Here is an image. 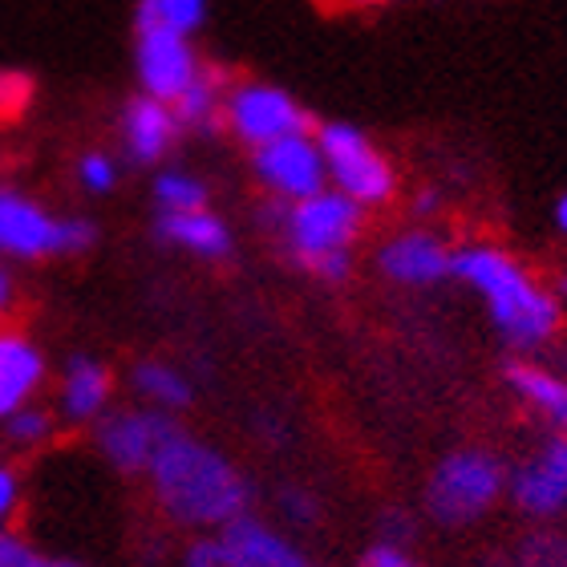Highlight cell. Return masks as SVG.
<instances>
[{"label":"cell","instance_id":"1","mask_svg":"<svg viewBox=\"0 0 567 567\" xmlns=\"http://www.w3.org/2000/svg\"><path fill=\"white\" fill-rule=\"evenodd\" d=\"M146 483L166 519L187 532L219 535L251 507V483L212 442L178 425L146 466Z\"/></svg>","mask_w":567,"mask_h":567},{"label":"cell","instance_id":"2","mask_svg":"<svg viewBox=\"0 0 567 567\" xmlns=\"http://www.w3.org/2000/svg\"><path fill=\"white\" fill-rule=\"evenodd\" d=\"M450 280L466 284L483 300L486 317L507 349L535 353L556 341L559 324H564L559 296L519 256H511L495 244H458L450 256Z\"/></svg>","mask_w":567,"mask_h":567},{"label":"cell","instance_id":"3","mask_svg":"<svg viewBox=\"0 0 567 567\" xmlns=\"http://www.w3.org/2000/svg\"><path fill=\"white\" fill-rule=\"evenodd\" d=\"M268 231L280 236V248L296 268L324 284H344L353 276V248L365 231V207L341 190H317L308 199H268L260 207Z\"/></svg>","mask_w":567,"mask_h":567},{"label":"cell","instance_id":"4","mask_svg":"<svg viewBox=\"0 0 567 567\" xmlns=\"http://www.w3.org/2000/svg\"><path fill=\"white\" fill-rule=\"evenodd\" d=\"M511 471L498 454L483 446L454 450L437 462L430 483H425V515L437 527H471L483 515L498 507V498L507 495Z\"/></svg>","mask_w":567,"mask_h":567},{"label":"cell","instance_id":"5","mask_svg":"<svg viewBox=\"0 0 567 567\" xmlns=\"http://www.w3.org/2000/svg\"><path fill=\"white\" fill-rule=\"evenodd\" d=\"M97 244V227L85 215H53L45 203L0 183V260H49L82 256Z\"/></svg>","mask_w":567,"mask_h":567},{"label":"cell","instance_id":"6","mask_svg":"<svg viewBox=\"0 0 567 567\" xmlns=\"http://www.w3.org/2000/svg\"><path fill=\"white\" fill-rule=\"evenodd\" d=\"M329 187L349 195L357 207H385L398 195V171L378 142L353 122H324L317 131Z\"/></svg>","mask_w":567,"mask_h":567},{"label":"cell","instance_id":"7","mask_svg":"<svg viewBox=\"0 0 567 567\" xmlns=\"http://www.w3.org/2000/svg\"><path fill=\"white\" fill-rule=\"evenodd\" d=\"M224 131L239 146L260 151L268 142L312 134V114L272 82H231L224 94Z\"/></svg>","mask_w":567,"mask_h":567},{"label":"cell","instance_id":"8","mask_svg":"<svg viewBox=\"0 0 567 567\" xmlns=\"http://www.w3.org/2000/svg\"><path fill=\"white\" fill-rule=\"evenodd\" d=\"M251 171L260 178V187L284 203L308 199V195L329 187V171H324V158H320L312 134H292V138L268 142L260 151H251Z\"/></svg>","mask_w":567,"mask_h":567},{"label":"cell","instance_id":"9","mask_svg":"<svg viewBox=\"0 0 567 567\" xmlns=\"http://www.w3.org/2000/svg\"><path fill=\"white\" fill-rule=\"evenodd\" d=\"M134 73H138L142 94L175 106L178 97L187 94V85L203 73V61L190 45V37L142 29L134 33Z\"/></svg>","mask_w":567,"mask_h":567},{"label":"cell","instance_id":"10","mask_svg":"<svg viewBox=\"0 0 567 567\" xmlns=\"http://www.w3.org/2000/svg\"><path fill=\"white\" fill-rule=\"evenodd\" d=\"M511 503L527 519H559L567 511V434L544 437L507 478Z\"/></svg>","mask_w":567,"mask_h":567},{"label":"cell","instance_id":"11","mask_svg":"<svg viewBox=\"0 0 567 567\" xmlns=\"http://www.w3.org/2000/svg\"><path fill=\"white\" fill-rule=\"evenodd\" d=\"M178 430V422L163 410L138 405V410H114L97 422V450L102 458L122 474H146L154 454L163 450V442Z\"/></svg>","mask_w":567,"mask_h":567},{"label":"cell","instance_id":"12","mask_svg":"<svg viewBox=\"0 0 567 567\" xmlns=\"http://www.w3.org/2000/svg\"><path fill=\"white\" fill-rule=\"evenodd\" d=\"M450 248L446 239L434 236L430 227H405V231H393L385 244L378 248V272L390 284H402V288H434V284L450 280Z\"/></svg>","mask_w":567,"mask_h":567},{"label":"cell","instance_id":"13","mask_svg":"<svg viewBox=\"0 0 567 567\" xmlns=\"http://www.w3.org/2000/svg\"><path fill=\"white\" fill-rule=\"evenodd\" d=\"M183 122H178L175 106H166V102H154V97L138 94L131 97L118 114V138H122V151L131 154L138 166H154L163 163L166 154L175 151L178 138H183Z\"/></svg>","mask_w":567,"mask_h":567},{"label":"cell","instance_id":"14","mask_svg":"<svg viewBox=\"0 0 567 567\" xmlns=\"http://www.w3.org/2000/svg\"><path fill=\"white\" fill-rule=\"evenodd\" d=\"M49 378V361L33 337L17 329H0V422L37 402Z\"/></svg>","mask_w":567,"mask_h":567},{"label":"cell","instance_id":"15","mask_svg":"<svg viewBox=\"0 0 567 567\" xmlns=\"http://www.w3.org/2000/svg\"><path fill=\"white\" fill-rule=\"evenodd\" d=\"M110 398H114V373L97 357L73 353L61 369V417L73 425L102 422Z\"/></svg>","mask_w":567,"mask_h":567},{"label":"cell","instance_id":"16","mask_svg":"<svg viewBox=\"0 0 567 567\" xmlns=\"http://www.w3.org/2000/svg\"><path fill=\"white\" fill-rule=\"evenodd\" d=\"M154 236L171 244V248H183L199 260H227L236 239H231V227L227 219L203 207V212H183V215H158L154 219Z\"/></svg>","mask_w":567,"mask_h":567},{"label":"cell","instance_id":"17","mask_svg":"<svg viewBox=\"0 0 567 567\" xmlns=\"http://www.w3.org/2000/svg\"><path fill=\"white\" fill-rule=\"evenodd\" d=\"M503 381L507 390L519 398L527 410L544 417L556 434H567V378L551 373V369L535 365L527 357H515L507 369H503Z\"/></svg>","mask_w":567,"mask_h":567},{"label":"cell","instance_id":"18","mask_svg":"<svg viewBox=\"0 0 567 567\" xmlns=\"http://www.w3.org/2000/svg\"><path fill=\"white\" fill-rule=\"evenodd\" d=\"M224 535L244 551V559H248L251 567H317L292 539H284L276 527H268V523L256 519V515L236 519Z\"/></svg>","mask_w":567,"mask_h":567},{"label":"cell","instance_id":"19","mask_svg":"<svg viewBox=\"0 0 567 567\" xmlns=\"http://www.w3.org/2000/svg\"><path fill=\"white\" fill-rule=\"evenodd\" d=\"M227 78L212 65H203V73L187 85V94L175 102V114L183 122V131H224V94H227Z\"/></svg>","mask_w":567,"mask_h":567},{"label":"cell","instance_id":"20","mask_svg":"<svg viewBox=\"0 0 567 567\" xmlns=\"http://www.w3.org/2000/svg\"><path fill=\"white\" fill-rule=\"evenodd\" d=\"M131 385L142 402L151 405V410H163V414H178V410H187L195 402L187 373H178L166 361H138L131 369Z\"/></svg>","mask_w":567,"mask_h":567},{"label":"cell","instance_id":"21","mask_svg":"<svg viewBox=\"0 0 567 567\" xmlns=\"http://www.w3.org/2000/svg\"><path fill=\"white\" fill-rule=\"evenodd\" d=\"M212 0H138L134 4V33L158 29V33L195 37L207 24Z\"/></svg>","mask_w":567,"mask_h":567},{"label":"cell","instance_id":"22","mask_svg":"<svg viewBox=\"0 0 567 567\" xmlns=\"http://www.w3.org/2000/svg\"><path fill=\"white\" fill-rule=\"evenodd\" d=\"M154 203H158V215H183V212H203L212 203V190L199 175L190 171H158L154 175Z\"/></svg>","mask_w":567,"mask_h":567},{"label":"cell","instance_id":"23","mask_svg":"<svg viewBox=\"0 0 567 567\" xmlns=\"http://www.w3.org/2000/svg\"><path fill=\"white\" fill-rule=\"evenodd\" d=\"M4 425V442L17 450H33L41 446V442H49L53 437V414L49 410H41V405H24V410H17V414L9 417Z\"/></svg>","mask_w":567,"mask_h":567},{"label":"cell","instance_id":"24","mask_svg":"<svg viewBox=\"0 0 567 567\" xmlns=\"http://www.w3.org/2000/svg\"><path fill=\"white\" fill-rule=\"evenodd\" d=\"M183 567H251V564L244 559V551L219 532V535L190 539L187 551H183Z\"/></svg>","mask_w":567,"mask_h":567},{"label":"cell","instance_id":"25","mask_svg":"<svg viewBox=\"0 0 567 567\" xmlns=\"http://www.w3.org/2000/svg\"><path fill=\"white\" fill-rule=\"evenodd\" d=\"M515 567H567V535L532 532L515 551Z\"/></svg>","mask_w":567,"mask_h":567},{"label":"cell","instance_id":"26","mask_svg":"<svg viewBox=\"0 0 567 567\" xmlns=\"http://www.w3.org/2000/svg\"><path fill=\"white\" fill-rule=\"evenodd\" d=\"M78 183H82V190H90V195H110V190L118 187V163H114V154L85 151L82 158H78Z\"/></svg>","mask_w":567,"mask_h":567},{"label":"cell","instance_id":"27","mask_svg":"<svg viewBox=\"0 0 567 567\" xmlns=\"http://www.w3.org/2000/svg\"><path fill=\"white\" fill-rule=\"evenodd\" d=\"M0 567H85V564H78V559H49L41 551H33L24 539L4 532L0 535Z\"/></svg>","mask_w":567,"mask_h":567},{"label":"cell","instance_id":"28","mask_svg":"<svg viewBox=\"0 0 567 567\" xmlns=\"http://www.w3.org/2000/svg\"><path fill=\"white\" fill-rule=\"evenodd\" d=\"M276 503H280V515L292 523V527H312V523L320 519L317 495H312V491H305V486H280Z\"/></svg>","mask_w":567,"mask_h":567},{"label":"cell","instance_id":"29","mask_svg":"<svg viewBox=\"0 0 567 567\" xmlns=\"http://www.w3.org/2000/svg\"><path fill=\"white\" fill-rule=\"evenodd\" d=\"M29 90H33V82H29L24 73H12V70L0 73V118L21 114V110L29 106Z\"/></svg>","mask_w":567,"mask_h":567},{"label":"cell","instance_id":"30","mask_svg":"<svg viewBox=\"0 0 567 567\" xmlns=\"http://www.w3.org/2000/svg\"><path fill=\"white\" fill-rule=\"evenodd\" d=\"M361 567H422L414 556H410V547L402 544H385V539H378V544L369 547L365 556H361Z\"/></svg>","mask_w":567,"mask_h":567},{"label":"cell","instance_id":"31","mask_svg":"<svg viewBox=\"0 0 567 567\" xmlns=\"http://www.w3.org/2000/svg\"><path fill=\"white\" fill-rule=\"evenodd\" d=\"M17 507H21V478L9 462H0V527L17 515Z\"/></svg>","mask_w":567,"mask_h":567},{"label":"cell","instance_id":"32","mask_svg":"<svg viewBox=\"0 0 567 567\" xmlns=\"http://www.w3.org/2000/svg\"><path fill=\"white\" fill-rule=\"evenodd\" d=\"M378 527H381L378 539H385V544H402V547H410V539H414V519H410L405 511H385Z\"/></svg>","mask_w":567,"mask_h":567},{"label":"cell","instance_id":"33","mask_svg":"<svg viewBox=\"0 0 567 567\" xmlns=\"http://www.w3.org/2000/svg\"><path fill=\"white\" fill-rule=\"evenodd\" d=\"M12 308H17V280H12L9 264L0 260V317H9Z\"/></svg>","mask_w":567,"mask_h":567},{"label":"cell","instance_id":"34","mask_svg":"<svg viewBox=\"0 0 567 567\" xmlns=\"http://www.w3.org/2000/svg\"><path fill=\"white\" fill-rule=\"evenodd\" d=\"M437 207H442V203H437L434 190H422V195H417V199H414V212L422 215V219H430V215H434Z\"/></svg>","mask_w":567,"mask_h":567},{"label":"cell","instance_id":"35","mask_svg":"<svg viewBox=\"0 0 567 567\" xmlns=\"http://www.w3.org/2000/svg\"><path fill=\"white\" fill-rule=\"evenodd\" d=\"M556 227L567 236V190L556 199Z\"/></svg>","mask_w":567,"mask_h":567},{"label":"cell","instance_id":"36","mask_svg":"<svg viewBox=\"0 0 567 567\" xmlns=\"http://www.w3.org/2000/svg\"><path fill=\"white\" fill-rule=\"evenodd\" d=\"M559 292H564V296H567V272H564V276H559Z\"/></svg>","mask_w":567,"mask_h":567},{"label":"cell","instance_id":"37","mask_svg":"<svg viewBox=\"0 0 567 567\" xmlns=\"http://www.w3.org/2000/svg\"><path fill=\"white\" fill-rule=\"evenodd\" d=\"M0 535H4V527H0Z\"/></svg>","mask_w":567,"mask_h":567}]
</instances>
